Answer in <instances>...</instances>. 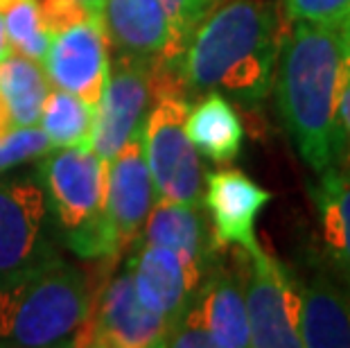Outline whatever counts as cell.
I'll use <instances>...</instances> for the list:
<instances>
[{
    "mask_svg": "<svg viewBox=\"0 0 350 348\" xmlns=\"http://www.w3.org/2000/svg\"><path fill=\"white\" fill-rule=\"evenodd\" d=\"M287 18L275 0H217L178 59L183 93L217 91L247 111L269 98Z\"/></svg>",
    "mask_w": 350,
    "mask_h": 348,
    "instance_id": "cell-1",
    "label": "cell"
},
{
    "mask_svg": "<svg viewBox=\"0 0 350 348\" xmlns=\"http://www.w3.org/2000/svg\"><path fill=\"white\" fill-rule=\"evenodd\" d=\"M348 72L350 21L341 25L294 21L282 36L271 86L275 107L314 174L332 165L337 107Z\"/></svg>",
    "mask_w": 350,
    "mask_h": 348,
    "instance_id": "cell-2",
    "label": "cell"
},
{
    "mask_svg": "<svg viewBox=\"0 0 350 348\" xmlns=\"http://www.w3.org/2000/svg\"><path fill=\"white\" fill-rule=\"evenodd\" d=\"M98 276L59 254L0 278V346H75Z\"/></svg>",
    "mask_w": 350,
    "mask_h": 348,
    "instance_id": "cell-3",
    "label": "cell"
},
{
    "mask_svg": "<svg viewBox=\"0 0 350 348\" xmlns=\"http://www.w3.org/2000/svg\"><path fill=\"white\" fill-rule=\"evenodd\" d=\"M48 217L59 240L81 260L122 258L116 251L107 211L109 161L91 147L48 152L39 172Z\"/></svg>",
    "mask_w": 350,
    "mask_h": 348,
    "instance_id": "cell-4",
    "label": "cell"
},
{
    "mask_svg": "<svg viewBox=\"0 0 350 348\" xmlns=\"http://www.w3.org/2000/svg\"><path fill=\"white\" fill-rule=\"evenodd\" d=\"M190 100L181 91L154 98V109L143 124V152L150 168L156 199L201 206L204 168L199 152L185 134Z\"/></svg>",
    "mask_w": 350,
    "mask_h": 348,
    "instance_id": "cell-5",
    "label": "cell"
},
{
    "mask_svg": "<svg viewBox=\"0 0 350 348\" xmlns=\"http://www.w3.org/2000/svg\"><path fill=\"white\" fill-rule=\"evenodd\" d=\"M111 258L95 283L91 308L75 346L154 348L163 346L170 323L138 301L129 263Z\"/></svg>",
    "mask_w": 350,
    "mask_h": 348,
    "instance_id": "cell-6",
    "label": "cell"
},
{
    "mask_svg": "<svg viewBox=\"0 0 350 348\" xmlns=\"http://www.w3.org/2000/svg\"><path fill=\"white\" fill-rule=\"evenodd\" d=\"M242 280L251 346L301 348V294L296 271L262 247L242 251Z\"/></svg>",
    "mask_w": 350,
    "mask_h": 348,
    "instance_id": "cell-7",
    "label": "cell"
},
{
    "mask_svg": "<svg viewBox=\"0 0 350 348\" xmlns=\"http://www.w3.org/2000/svg\"><path fill=\"white\" fill-rule=\"evenodd\" d=\"M48 206L36 174H0V278L57 254L48 233Z\"/></svg>",
    "mask_w": 350,
    "mask_h": 348,
    "instance_id": "cell-8",
    "label": "cell"
},
{
    "mask_svg": "<svg viewBox=\"0 0 350 348\" xmlns=\"http://www.w3.org/2000/svg\"><path fill=\"white\" fill-rule=\"evenodd\" d=\"M154 68L138 59L113 57L91 138V150L102 161L113 159L136 129L143 127L147 109L154 105Z\"/></svg>",
    "mask_w": 350,
    "mask_h": 348,
    "instance_id": "cell-9",
    "label": "cell"
},
{
    "mask_svg": "<svg viewBox=\"0 0 350 348\" xmlns=\"http://www.w3.org/2000/svg\"><path fill=\"white\" fill-rule=\"evenodd\" d=\"M109 39L104 32L102 12L91 18L52 34L41 64L55 88L77 95L98 107L104 84L109 79Z\"/></svg>",
    "mask_w": 350,
    "mask_h": 348,
    "instance_id": "cell-10",
    "label": "cell"
},
{
    "mask_svg": "<svg viewBox=\"0 0 350 348\" xmlns=\"http://www.w3.org/2000/svg\"><path fill=\"white\" fill-rule=\"evenodd\" d=\"M154 202L156 190L143 152V127H138L122 150L109 161L107 211L116 251L120 256L131 251L140 240Z\"/></svg>",
    "mask_w": 350,
    "mask_h": 348,
    "instance_id": "cell-11",
    "label": "cell"
},
{
    "mask_svg": "<svg viewBox=\"0 0 350 348\" xmlns=\"http://www.w3.org/2000/svg\"><path fill=\"white\" fill-rule=\"evenodd\" d=\"M271 192L258 186L242 170H217L206 176L204 206L211 219L213 238L219 249L235 247L240 251H253L260 247L256 235V222Z\"/></svg>",
    "mask_w": 350,
    "mask_h": 348,
    "instance_id": "cell-12",
    "label": "cell"
},
{
    "mask_svg": "<svg viewBox=\"0 0 350 348\" xmlns=\"http://www.w3.org/2000/svg\"><path fill=\"white\" fill-rule=\"evenodd\" d=\"M102 23L118 57L178 68L172 27L159 0H104Z\"/></svg>",
    "mask_w": 350,
    "mask_h": 348,
    "instance_id": "cell-13",
    "label": "cell"
},
{
    "mask_svg": "<svg viewBox=\"0 0 350 348\" xmlns=\"http://www.w3.org/2000/svg\"><path fill=\"white\" fill-rule=\"evenodd\" d=\"M138 301L172 325L195 301L201 273L185 265L174 251L136 242L126 251Z\"/></svg>",
    "mask_w": 350,
    "mask_h": 348,
    "instance_id": "cell-14",
    "label": "cell"
},
{
    "mask_svg": "<svg viewBox=\"0 0 350 348\" xmlns=\"http://www.w3.org/2000/svg\"><path fill=\"white\" fill-rule=\"evenodd\" d=\"M192 306L201 323L206 325L215 348L251 346L242 280V251L230 263L221 260V254L215 258L201 278Z\"/></svg>",
    "mask_w": 350,
    "mask_h": 348,
    "instance_id": "cell-15",
    "label": "cell"
},
{
    "mask_svg": "<svg viewBox=\"0 0 350 348\" xmlns=\"http://www.w3.org/2000/svg\"><path fill=\"white\" fill-rule=\"evenodd\" d=\"M301 344L305 348H350V285L332 269L314 267L299 276Z\"/></svg>",
    "mask_w": 350,
    "mask_h": 348,
    "instance_id": "cell-16",
    "label": "cell"
},
{
    "mask_svg": "<svg viewBox=\"0 0 350 348\" xmlns=\"http://www.w3.org/2000/svg\"><path fill=\"white\" fill-rule=\"evenodd\" d=\"M154 247L170 249L201 276L221 251L213 238L208 215L201 206L156 199L145 219L140 240Z\"/></svg>",
    "mask_w": 350,
    "mask_h": 348,
    "instance_id": "cell-17",
    "label": "cell"
},
{
    "mask_svg": "<svg viewBox=\"0 0 350 348\" xmlns=\"http://www.w3.org/2000/svg\"><path fill=\"white\" fill-rule=\"evenodd\" d=\"M332 271L350 285V172L327 168L310 186Z\"/></svg>",
    "mask_w": 350,
    "mask_h": 348,
    "instance_id": "cell-18",
    "label": "cell"
},
{
    "mask_svg": "<svg viewBox=\"0 0 350 348\" xmlns=\"http://www.w3.org/2000/svg\"><path fill=\"white\" fill-rule=\"evenodd\" d=\"M185 134L195 150L213 163H230L240 157L244 124L235 105L217 91L199 95L185 116Z\"/></svg>",
    "mask_w": 350,
    "mask_h": 348,
    "instance_id": "cell-19",
    "label": "cell"
},
{
    "mask_svg": "<svg viewBox=\"0 0 350 348\" xmlns=\"http://www.w3.org/2000/svg\"><path fill=\"white\" fill-rule=\"evenodd\" d=\"M48 91L46 70L39 62L21 53H10L0 62V95L7 102L14 127L39 124Z\"/></svg>",
    "mask_w": 350,
    "mask_h": 348,
    "instance_id": "cell-20",
    "label": "cell"
},
{
    "mask_svg": "<svg viewBox=\"0 0 350 348\" xmlns=\"http://www.w3.org/2000/svg\"><path fill=\"white\" fill-rule=\"evenodd\" d=\"M98 107L88 105L77 95L52 88L43 102L39 124L46 131L52 150L64 147H91Z\"/></svg>",
    "mask_w": 350,
    "mask_h": 348,
    "instance_id": "cell-21",
    "label": "cell"
},
{
    "mask_svg": "<svg viewBox=\"0 0 350 348\" xmlns=\"http://www.w3.org/2000/svg\"><path fill=\"white\" fill-rule=\"evenodd\" d=\"M3 18L12 50L41 62L50 39L39 18V0H14L3 12Z\"/></svg>",
    "mask_w": 350,
    "mask_h": 348,
    "instance_id": "cell-22",
    "label": "cell"
},
{
    "mask_svg": "<svg viewBox=\"0 0 350 348\" xmlns=\"http://www.w3.org/2000/svg\"><path fill=\"white\" fill-rule=\"evenodd\" d=\"M52 150L46 131L41 127H16L10 134L0 136V174L10 172L12 168L41 159Z\"/></svg>",
    "mask_w": 350,
    "mask_h": 348,
    "instance_id": "cell-23",
    "label": "cell"
},
{
    "mask_svg": "<svg viewBox=\"0 0 350 348\" xmlns=\"http://www.w3.org/2000/svg\"><path fill=\"white\" fill-rule=\"evenodd\" d=\"M167 14L170 27H172L174 48L181 59L185 46H188L192 32L204 21V16L213 10L217 0H159Z\"/></svg>",
    "mask_w": 350,
    "mask_h": 348,
    "instance_id": "cell-24",
    "label": "cell"
},
{
    "mask_svg": "<svg viewBox=\"0 0 350 348\" xmlns=\"http://www.w3.org/2000/svg\"><path fill=\"white\" fill-rule=\"evenodd\" d=\"M287 23L308 21L321 25H341L350 21V0H282Z\"/></svg>",
    "mask_w": 350,
    "mask_h": 348,
    "instance_id": "cell-25",
    "label": "cell"
},
{
    "mask_svg": "<svg viewBox=\"0 0 350 348\" xmlns=\"http://www.w3.org/2000/svg\"><path fill=\"white\" fill-rule=\"evenodd\" d=\"M102 7H95L86 0H39V18L48 39L62 29L100 14Z\"/></svg>",
    "mask_w": 350,
    "mask_h": 348,
    "instance_id": "cell-26",
    "label": "cell"
},
{
    "mask_svg": "<svg viewBox=\"0 0 350 348\" xmlns=\"http://www.w3.org/2000/svg\"><path fill=\"white\" fill-rule=\"evenodd\" d=\"M163 346L172 348H213L211 335H208L206 325L201 323L195 306L178 317V319L167 328V335L163 339Z\"/></svg>",
    "mask_w": 350,
    "mask_h": 348,
    "instance_id": "cell-27",
    "label": "cell"
},
{
    "mask_svg": "<svg viewBox=\"0 0 350 348\" xmlns=\"http://www.w3.org/2000/svg\"><path fill=\"white\" fill-rule=\"evenodd\" d=\"M332 165L350 172V72L341 91L337 107V127H334V159ZM330 165V168H332Z\"/></svg>",
    "mask_w": 350,
    "mask_h": 348,
    "instance_id": "cell-28",
    "label": "cell"
},
{
    "mask_svg": "<svg viewBox=\"0 0 350 348\" xmlns=\"http://www.w3.org/2000/svg\"><path fill=\"white\" fill-rule=\"evenodd\" d=\"M12 129H16V127H14V120H12L10 109H7V102L3 100V95H0V136L10 134Z\"/></svg>",
    "mask_w": 350,
    "mask_h": 348,
    "instance_id": "cell-29",
    "label": "cell"
},
{
    "mask_svg": "<svg viewBox=\"0 0 350 348\" xmlns=\"http://www.w3.org/2000/svg\"><path fill=\"white\" fill-rule=\"evenodd\" d=\"M12 53V46H10V36H7V29H5V18L0 14V62Z\"/></svg>",
    "mask_w": 350,
    "mask_h": 348,
    "instance_id": "cell-30",
    "label": "cell"
},
{
    "mask_svg": "<svg viewBox=\"0 0 350 348\" xmlns=\"http://www.w3.org/2000/svg\"><path fill=\"white\" fill-rule=\"evenodd\" d=\"M86 3H91V5H95V7H102L104 0H86Z\"/></svg>",
    "mask_w": 350,
    "mask_h": 348,
    "instance_id": "cell-31",
    "label": "cell"
}]
</instances>
